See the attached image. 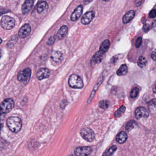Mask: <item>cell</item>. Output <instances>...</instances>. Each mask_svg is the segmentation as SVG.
Segmentation results:
<instances>
[{
  "mask_svg": "<svg viewBox=\"0 0 156 156\" xmlns=\"http://www.w3.org/2000/svg\"><path fill=\"white\" fill-rule=\"evenodd\" d=\"M104 55V53H102L100 51L97 52L93 56L92 60L96 64H99L101 62L103 58Z\"/></svg>",
  "mask_w": 156,
  "mask_h": 156,
  "instance_id": "e0dca14e",
  "label": "cell"
},
{
  "mask_svg": "<svg viewBox=\"0 0 156 156\" xmlns=\"http://www.w3.org/2000/svg\"><path fill=\"white\" fill-rule=\"evenodd\" d=\"M68 31V28L66 25L62 26L58 30L57 36L59 40H62L64 39L67 34Z\"/></svg>",
  "mask_w": 156,
  "mask_h": 156,
  "instance_id": "2e32d148",
  "label": "cell"
},
{
  "mask_svg": "<svg viewBox=\"0 0 156 156\" xmlns=\"http://www.w3.org/2000/svg\"><path fill=\"white\" fill-rule=\"evenodd\" d=\"M117 150V146H113L111 147H110L106 152H105L103 155L104 156H111Z\"/></svg>",
  "mask_w": 156,
  "mask_h": 156,
  "instance_id": "d4e9b609",
  "label": "cell"
},
{
  "mask_svg": "<svg viewBox=\"0 0 156 156\" xmlns=\"http://www.w3.org/2000/svg\"><path fill=\"white\" fill-rule=\"evenodd\" d=\"M31 32V28L29 24H24L19 31L18 35L21 38L27 37Z\"/></svg>",
  "mask_w": 156,
  "mask_h": 156,
  "instance_id": "52a82bcc",
  "label": "cell"
},
{
  "mask_svg": "<svg viewBox=\"0 0 156 156\" xmlns=\"http://www.w3.org/2000/svg\"><path fill=\"white\" fill-rule=\"evenodd\" d=\"M110 46V41L108 40H106L102 42L100 47L99 51L102 52V53H105L109 49Z\"/></svg>",
  "mask_w": 156,
  "mask_h": 156,
  "instance_id": "ffe728a7",
  "label": "cell"
},
{
  "mask_svg": "<svg viewBox=\"0 0 156 156\" xmlns=\"http://www.w3.org/2000/svg\"><path fill=\"white\" fill-rule=\"evenodd\" d=\"M93 0H84V1L85 4H88L90 3Z\"/></svg>",
  "mask_w": 156,
  "mask_h": 156,
  "instance_id": "8d00e7d4",
  "label": "cell"
},
{
  "mask_svg": "<svg viewBox=\"0 0 156 156\" xmlns=\"http://www.w3.org/2000/svg\"><path fill=\"white\" fill-rule=\"evenodd\" d=\"M138 127V125L137 124V123L135 121L130 120L126 124V126H125V129L128 131H130L131 130H132L133 129Z\"/></svg>",
  "mask_w": 156,
  "mask_h": 156,
  "instance_id": "603a6c76",
  "label": "cell"
},
{
  "mask_svg": "<svg viewBox=\"0 0 156 156\" xmlns=\"http://www.w3.org/2000/svg\"><path fill=\"white\" fill-rule=\"evenodd\" d=\"M103 1L105 2H107V1H109L110 0H103Z\"/></svg>",
  "mask_w": 156,
  "mask_h": 156,
  "instance_id": "7bdbcfd3",
  "label": "cell"
},
{
  "mask_svg": "<svg viewBox=\"0 0 156 156\" xmlns=\"http://www.w3.org/2000/svg\"><path fill=\"white\" fill-rule=\"evenodd\" d=\"M5 146V143L3 140L0 139V150L2 149Z\"/></svg>",
  "mask_w": 156,
  "mask_h": 156,
  "instance_id": "836d02e7",
  "label": "cell"
},
{
  "mask_svg": "<svg viewBox=\"0 0 156 156\" xmlns=\"http://www.w3.org/2000/svg\"><path fill=\"white\" fill-rule=\"evenodd\" d=\"M48 9V5L46 1H42L38 5L37 10L39 14H41L44 12L46 11Z\"/></svg>",
  "mask_w": 156,
  "mask_h": 156,
  "instance_id": "d6986e66",
  "label": "cell"
},
{
  "mask_svg": "<svg viewBox=\"0 0 156 156\" xmlns=\"http://www.w3.org/2000/svg\"><path fill=\"white\" fill-rule=\"evenodd\" d=\"M33 0H26L22 8V10L23 14H27L29 12L33 7Z\"/></svg>",
  "mask_w": 156,
  "mask_h": 156,
  "instance_id": "7c38bea8",
  "label": "cell"
},
{
  "mask_svg": "<svg viewBox=\"0 0 156 156\" xmlns=\"http://www.w3.org/2000/svg\"><path fill=\"white\" fill-rule=\"evenodd\" d=\"M142 37L138 38L135 43L136 47L139 48L140 47L142 44Z\"/></svg>",
  "mask_w": 156,
  "mask_h": 156,
  "instance_id": "f1b7e54d",
  "label": "cell"
},
{
  "mask_svg": "<svg viewBox=\"0 0 156 156\" xmlns=\"http://www.w3.org/2000/svg\"><path fill=\"white\" fill-rule=\"evenodd\" d=\"M7 125L10 131L14 133H18L22 128V121L18 117H10L7 120Z\"/></svg>",
  "mask_w": 156,
  "mask_h": 156,
  "instance_id": "6da1fadb",
  "label": "cell"
},
{
  "mask_svg": "<svg viewBox=\"0 0 156 156\" xmlns=\"http://www.w3.org/2000/svg\"><path fill=\"white\" fill-rule=\"evenodd\" d=\"M95 13L93 11L87 12L83 16L81 19V23L84 25H87L90 23L95 17Z\"/></svg>",
  "mask_w": 156,
  "mask_h": 156,
  "instance_id": "ba28073f",
  "label": "cell"
},
{
  "mask_svg": "<svg viewBox=\"0 0 156 156\" xmlns=\"http://www.w3.org/2000/svg\"><path fill=\"white\" fill-rule=\"evenodd\" d=\"M135 116L137 119H140L143 118L149 117V113L146 109L143 107H139L136 109Z\"/></svg>",
  "mask_w": 156,
  "mask_h": 156,
  "instance_id": "30bf717a",
  "label": "cell"
},
{
  "mask_svg": "<svg viewBox=\"0 0 156 156\" xmlns=\"http://www.w3.org/2000/svg\"><path fill=\"white\" fill-rule=\"evenodd\" d=\"M50 72L47 68H41L37 73V77L39 80H42L50 77Z\"/></svg>",
  "mask_w": 156,
  "mask_h": 156,
  "instance_id": "4fadbf2b",
  "label": "cell"
},
{
  "mask_svg": "<svg viewBox=\"0 0 156 156\" xmlns=\"http://www.w3.org/2000/svg\"><path fill=\"white\" fill-rule=\"evenodd\" d=\"M150 112L152 114H156V99H152L149 103Z\"/></svg>",
  "mask_w": 156,
  "mask_h": 156,
  "instance_id": "44dd1931",
  "label": "cell"
},
{
  "mask_svg": "<svg viewBox=\"0 0 156 156\" xmlns=\"http://www.w3.org/2000/svg\"><path fill=\"white\" fill-rule=\"evenodd\" d=\"M69 86L74 88H82L84 86L82 79L76 74H72L69 77L68 81Z\"/></svg>",
  "mask_w": 156,
  "mask_h": 156,
  "instance_id": "7a4b0ae2",
  "label": "cell"
},
{
  "mask_svg": "<svg viewBox=\"0 0 156 156\" xmlns=\"http://www.w3.org/2000/svg\"><path fill=\"white\" fill-rule=\"evenodd\" d=\"M109 105V101L107 100H102L99 103V106L102 109H106L108 108Z\"/></svg>",
  "mask_w": 156,
  "mask_h": 156,
  "instance_id": "4316f807",
  "label": "cell"
},
{
  "mask_svg": "<svg viewBox=\"0 0 156 156\" xmlns=\"http://www.w3.org/2000/svg\"><path fill=\"white\" fill-rule=\"evenodd\" d=\"M2 51H0V58H1V56H2Z\"/></svg>",
  "mask_w": 156,
  "mask_h": 156,
  "instance_id": "60d3db41",
  "label": "cell"
},
{
  "mask_svg": "<svg viewBox=\"0 0 156 156\" xmlns=\"http://www.w3.org/2000/svg\"><path fill=\"white\" fill-rule=\"evenodd\" d=\"M127 139H128V135L124 131H121L117 135L116 141L120 144H123L126 142Z\"/></svg>",
  "mask_w": 156,
  "mask_h": 156,
  "instance_id": "ac0fdd59",
  "label": "cell"
},
{
  "mask_svg": "<svg viewBox=\"0 0 156 156\" xmlns=\"http://www.w3.org/2000/svg\"><path fill=\"white\" fill-rule=\"evenodd\" d=\"M135 15V11L131 10L126 13L122 19V22L124 24L129 23L134 18Z\"/></svg>",
  "mask_w": 156,
  "mask_h": 156,
  "instance_id": "9a60e30c",
  "label": "cell"
},
{
  "mask_svg": "<svg viewBox=\"0 0 156 156\" xmlns=\"http://www.w3.org/2000/svg\"><path fill=\"white\" fill-rule=\"evenodd\" d=\"M80 135L87 142H91L95 139V133L90 128L85 127L82 129L80 131Z\"/></svg>",
  "mask_w": 156,
  "mask_h": 156,
  "instance_id": "8992f818",
  "label": "cell"
},
{
  "mask_svg": "<svg viewBox=\"0 0 156 156\" xmlns=\"http://www.w3.org/2000/svg\"><path fill=\"white\" fill-rule=\"evenodd\" d=\"M128 68L126 65H122L120 66L119 69L117 72V75L118 76H123L125 75L128 73Z\"/></svg>",
  "mask_w": 156,
  "mask_h": 156,
  "instance_id": "7402d4cb",
  "label": "cell"
},
{
  "mask_svg": "<svg viewBox=\"0 0 156 156\" xmlns=\"http://www.w3.org/2000/svg\"><path fill=\"white\" fill-rule=\"evenodd\" d=\"M51 57L52 60L56 63L61 62L64 59L63 54L59 51H53Z\"/></svg>",
  "mask_w": 156,
  "mask_h": 156,
  "instance_id": "5bb4252c",
  "label": "cell"
},
{
  "mask_svg": "<svg viewBox=\"0 0 156 156\" xmlns=\"http://www.w3.org/2000/svg\"><path fill=\"white\" fill-rule=\"evenodd\" d=\"M125 110V106H122L119 108L115 113L114 116L115 117H119L121 116Z\"/></svg>",
  "mask_w": 156,
  "mask_h": 156,
  "instance_id": "484cf974",
  "label": "cell"
},
{
  "mask_svg": "<svg viewBox=\"0 0 156 156\" xmlns=\"http://www.w3.org/2000/svg\"><path fill=\"white\" fill-rule=\"evenodd\" d=\"M14 101L11 98L5 99L0 106V112L2 113H8L14 107Z\"/></svg>",
  "mask_w": 156,
  "mask_h": 156,
  "instance_id": "3957f363",
  "label": "cell"
},
{
  "mask_svg": "<svg viewBox=\"0 0 156 156\" xmlns=\"http://www.w3.org/2000/svg\"><path fill=\"white\" fill-rule=\"evenodd\" d=\"M55 41V38L54 37L51 36L48 39L47 41V44L48 45H52L54 44Z\"/></svg>",
  "mask_w": 156,
  "mask_h": 156,
  "instance_id": "4dcf8cb0",
  "label": "cell"
},
{
  "mask_svg": "<svg viewBox=\"0 0 156 156\" xmlns=\"http://www.w3.org/2000/svg\"><path fill=\"white\" fill-rule=\"evenodd\" d=\"M10 12V10L8 9H5V8H0V16L4 14L7 12Z\"/></svg>",
  "mask_w": 156,
  "mask_h": 156,
  "instance_id": "1f68e13d",
  "label": "cell"
},
{
  "mask_svg": "<svg viewBox=\"0 0 156 156\" xmlns=\"http://www.w3.org/2000/svg\"><path fill=\"white\" fill-rule=\"evenodd\" d=\"M149 17L151 18H154L156 17V9H153L149 13Z\"/></svg>",
  "mask_w": 156,
  "mask_h": 156,
  "instance_id": "f546056e",
  "label": "cell"
},
{
  "mask_svg": "<svg viewBox=\"0 0 156 156\" xmlns=\"http://www.w3.org/2000/svg\"><path fill=\"white\" fill-rule=\"evenodd\" d=\"M147 62L145 57L143 56H141L139 57L138 61V66L141 68H143L146 66Z\"/></svg>",
  "mask_w": 156,
  "mask_h": 156,
  "instance_id": "cb8c5ba5",
  "label": "cell"
},
{
  "mask_svg": "<svg viewBox=\"0 0 156 156\" xmlns=\"http://www.w3.org/2000/svg\"><path fill=\"white\" fill-rule=\"evenodd\" d=\"M92 152V149L90 147L83 146L78 147L75 150V153L77 156H88Z\"/></svg>",
  "mask_w": 156,
  "mask_h": 156,
  "instance_id": "9c48e42d",
  "label": "cell"
},
{
  "mask_svg": "<svg viewBox=\"0 0 156 156\" xmlns=\"http://www.w3.org/2000/svg\"><path fill=\"white\" fill-rule=\"evenodd\" d=\"M151 57L153 60L156 61V49H155L154 51H153L151 55Z\"/></svg>",
  "mask_w": 156,
  "mask_h": 156,
  "instance_id": "d6a6232c",
  "label": "cell"
},
{
  "mask_svg": "<svg viewBox=\"0 0 156 156\" xmlns=\"http://www.w3.org/2000/svg\"><path fill=\"white\" fill-rule=\"evenodd\" d=\"M139 92V89L137 87H135L132 89L131 93H130V96L131 98H135L138 96Z\"/></svg>",
  "mask_w": 156,
  "mask_h": 156,
  "instance_id": "83f0119b",
  "label": "cell"
},
{
  "mask_svg": "<svg viewBox=\"0 0 156 156\" xmlns=\"http://www.w3.org/2000/svg\"><path fill=\"white\" fill-rule=\"evenodd\" d=\"M31 70L29 68L21 70L18 74V80L24 84L28 83L31 77Z\"/></svg>",
  "mask_w": 156,
  "mask_h": 156,
  "instance_id": "5b68a950",
  "label": "cell"
},
{
  "mask_svg": "<svg viewBox=\"0 0 156 156\" xmlns=\"http://www.w3.org/2000/svg\"><path fill=\"white\" fill-rule=\"evenodd\" d=\"M1 25L2 28L4 29L11 30L14 27L15 20L12 17L8 16H5L1 19Z\"/></svg>",
  "mask_w": 156,
  "mask_h": 156,
  "instance_id": "277c9868",
  "label": "cell"
},
{
  "mask_svg": "<svg viewBox=\"0 0 156 156\" xmlns=\"http://www.w3.org/2000/svg\"><path fill=\"white\" fill-rule=\"evenodd\" d=\"M83 11V7L82 5H80L78 6L74 10V11L71 16V20L72 22L77 21L78 19L81 17Z\"/></svg>",
  "mask_w": 156,
  "mask_h": 156,
  "instance_id": "8fae6325",
  "label": "cell"
},
{
  "mask_svg": "<svg viewBox=\"0 0 156 156\" xmlns=\"http://www.w3.org/2000/svg\"><path fill=\"white\" fill-rule=\"evenodd\" d=\"M153 92L156 94V83L154 85L153 87Z\"/></svg>",
  "mask_w": 156,
  "mask_h": 156,
  "instance_id": "f35d334b",
  "label": "cell"
},
{
  "mask_svg": "<svg viewBox=\"0 0 156 156\" xmlns=\"http://www.w3.org/2000/svg\"><path fill=\"white\" fill-rule=\"evenodd\" d=\"M3 127V124H0V132H1V131Z\"/></svg>",
  "mask_w": 156,
  "mask_h": 156,
  "instance_id": "ab89813d",
  "label": "cell"
},
{
  "mask_svg": "<svg viewBox=\"0 0 156 156\" xmlns=\"http://www.w3.org/2000/svg\"><path fill=\"white\" fill-rule=\"evenodd\" d=\"M142 3V0H136L135 3L136 6H139L141 5Z\"/></svg>",
  "mask_w": 156,
  "mask_h": 156,
  "instance_id": "e575fe53",
  "label": "cell"
},
{
  "mask_svg": "<svg viewBox=\"0 0 156 156\" xmlns=\"http://www.w3.org/2000/svg\"><path fill=\"white\" fill-rule=\"evenodd\" d=\"M4 114L2 113L1 112H0V120H1L5 116Z\"/></svg>",
  "mask_w": 156,
  "mask_h": 156,
  "instance_id": "74e56055",
  "label": "cell"
},
{
  "mask_svg": "<svg viewBox=\"0 0 156 156\" xmlns=\"http://www.w3.org/2000/svg\"><path fill=\"white\" fill-rule=\"evenodd\" d=\"M2 40H1V38H0V44H1V43H2Z\"/></svg>",
  "mask_w": 156,
  "mask_h": 156,
  "instance_id": "b9f144b4",
  "label": "cell"
},
{
  "mask_svg": "<svg viewBox=\"0 0 156 156\" xmlns=\"http://www.w3.org/2000/svg\"><path fill=\"white\" fill-rule=\"evenodd\" d=\"M153 28L154 29V30H155V31H156V20L153 22Z\"/></svg>",
  "mask_w": 156,
  "mask_h": 156,
  "instance_id": "d590c367",
  "label": "cell"
}]
</instances>
